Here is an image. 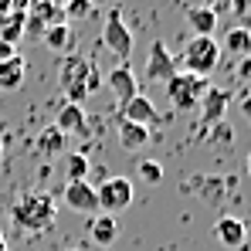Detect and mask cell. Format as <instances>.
<instances>
[{"instance_id":"37","label":"cell","mask_w":251,"mask_h":251,"mask_svg":"<svg viewBox=\"0 0 251 251\" xmlns=\"http://www.w3.org/2000/svg\"><path fill=\"white\" fill-rule=\"evenodd\" d=\"M0 241H3V234H0Z\"/></svg>"},{"instance_id":"26","label":"cell","mask_w":251,"mask_h":251,"mask_svg":"<svg viewBox=\"0 0 251 251\" xmlns=\"http://www.w3.org/2000/svg\"><path fill=\"white\" fill-rule=\"evenodd\" d=\"M204 7H207V10H214L217 17L231 14V0H204Z\"/></svg>"},{"instance_id":"12","label":"cell","mask_w":251,"mask_h":251,"mask_svg":"<svg viewBox=\"0 0 251 251\" xmlns=\"http://www.w3.org/2000/svg\"><path fill=\"white\" fill-rule=\"evenodd\" d=\"M123 112H119V119L126 123H136V126H153L160 116H156V105L150 102V95H132L126 105H119Z\"/></svg>"},{"instance_id":"20","label":"cell","mask_w":251,"mask_h":251,"mask_svg":"<svg viewBox=\"0 0 251 251\" xmlns=\"http://www.w3.org/2000/svg\"><path fill=\"white\" fill-rule=\"evenodd\" d=\"M221 48H224L231 58H238V61L248 58L251 54V31L245 27V24H241V27H231V31L224 34V44H221Z\"/></svg>"},{"instance_id":"8","label":"cell","mask_w":251,"mask_h":251,"mask_svg":"<svg viewBox=\"0 0 251 251\" xmlns=\"http://www.w3.org/2000/svg\"><path fill=\"white\" fill-rule=\"evenodd\" d=\"M65 207L75 210V214H85V217H95V214H99V197H95V187H92L88 180L65 183Z\"/></svg>"},{"instance_id":"32","label":"cell","mask_w":251,"mask_h":251,"mask_svg":"<svg viewBox=\"0 0 251 251\" xmlns=\"http://www.w3.org/2000/svg\"><path fill=\"white\" fill-rule=\"evenodd\" d=\"M102 3H112V0H92V7H102Z\"/></svg>"},{"instance_id":"18","label":"cell","mask_w":251,"mask_h":251,"mask_svg":"<svg viewBox=\"0 0 251 251\" xmlns=\"http://www.w3.org/2000/svg\"><path fill=\"white\" fill-rule=\"evenodd\" d=\"M217 14L207 10L204 3H194V7H187V24H190V31L194 34H204V38H214V31H217Z\"/></svg>"},{"instance_id":"24","label":"cell","mask_w":251,"mask_h":251,"mask_svg":"<svg viewBox=\"0 0 251 251\" xmlns=\"http://www.w3.org/2000/svg\"><path fill=\"white\" fill-rule=\"evenodd\" d=\"M44 31H48V24H44L38 14H31V10H24V38H31V41H41Z\"/></svg>"},{"instance_id":"36","label":"cell","mask_w":251,"mask_h":251,"mask_svg":"<svg viewBox=\"0 0 251 251\" xmlns=\"http://www.w3.org/2000/svg\"><path fill=\"white\" fill-rule=\"evenodd\" d=\"M0 156H3V146H0Z\"/></svg>"},{"instance_id":"13","label":"cell","mask_w":251,"mask_h":251,"mask_svg":"<svg viewBox=\"0 0 251 251\" xmlns=\"http://www.w3.org/2000/svg\"><path fill=\"white\" fill-rule=\"evenodd\" d=\"M27 78V58L14 54L7 61H0V92H17Z\"/></svg>"},{"instance_id":"27","label":"cell","mask_w":251,"mask_h":251,"mask_svg":"<svg viewBox=\"0 0 251 251\" xmlns=\"http://www.w3.org/2000/svg\"><path fill=\"white\" fill-rule=\"evenodd\" d=\"M238 78H241V82H251V54L238 61Z\"/></svg>"},{"instance_id":"4","label":"cell","mask_w":251,"mask_h":251,"mask_svg":"<svg viewBox=\"0 0 251 251\" xmlns=\"http://www.w3.org/2000/svg\"><path fill=\"white\" fill-rule=\"evenodd\" d=\"M183 68L190 72V75H201V78H207L217 72V65H221V44L214 41V38H204V34H194L190 41L183 44Z\"/></svg>"},{"instance_id":"34","label":"cell","mask_w":251,"mask_h":251,"mask_svg":"<svg viewBox=\"0 0 251 251\" xmlns=\"http://www.w3.org/2000/svg\"><path fill=\"white\" fill-rule=\"evenodd\" d=\"M0 251H7V245H3V241H0Z\"/></svg>"},{"instance_id":"15","label":"cell","mask_w":251,"mask_h":251,"mask_svg":"<svg viewBox=\"0 0 251 251\" xmlns=\"http://www.w3.org/2000/svg\"><path fill=\"white\" fill-rule=\"evenodd\" d=\"M116 136H119V146H123L126 153H139V150L150 143V126H136V123H126V119H119V126H116Z\"/></svg>"},{"instance_id":"21","label":"cell","mask_w":251,"mask_h":251,"mask_svg":"<svg viewBox=\"0 0 251 251\" xmlns=\"http://www.w3.org/2000/svg\"><path fill=\"white\" fill-rule=\"evenodd\" d=\"M24 38V10H10V14H3V21H0V41L14 44Z\"/></svg>"},{"instance_id":"14","label":"cell","mask_w":251,"mask_h":251,"mask_svg":"<svg viewBox=\"0 0 251 251\" xmlns=\"http://www.w3.org/2000/svg\"><path fill=\"white\" fill-rule=\"evenodd\" d=\"M54 129H61L65 136H82L85 129H88V123H85V109H82V105H75V102H65V105L58 109Z\"/></svg>"},{"instance_id":"33","label":"cell","mask_w":251,"mask_h":251,"mask_svg":"<svg viewBox=\"0 0 251 251\" xmlns=\"http://www.w3.org/2000/svg\"><path fill=\"white\" fill-rule=\"evenodd\" d=\"M248 176H251V153H248Z\"/></svg>"},{"instance_id":"16","label":"cell","mask_w":251,"mask_h":251,"mask_svg":"<svg viewBox=\"0 0 251 251\" xmlns=\"http://www.w3.org/2000/svg\"><path fill=\"white\" fill-rule=\"evenodd\" d=\"M65 150H68V136L61 129L48 126V129L38 132V153H41V160H58V156H65Z\"/></svg>"},{"instance_id":"11","label":"cell","mask_w":251,"mask_h":251,"mask_svg":"<svg viewBox=\"0 0 251 251\" xmlns=\"http://www.w3.org/2000/svg\"><path fill=\"white\" fill-rule=\"evenodd\" d=\"M227 105H231V95L224 92V88H214L210 85L207 92H204V99H201V123L204 126H217L224 119V112H227Z\"/></svg>"},{"instance_id":"6","label":"cell","mask_w":251,"mask_h":251,"mask_svg":"<svg viewBox=\"0 0 251 251\" xmlns=\"http://www.w3.org/2000/svg\"><path fill=\"white\" fill-rule=\"evenodd\" d=\"M102 44L119 58V65H126V58L132 54V31L126 27L123 14L112 7L109 10V17H105V31H102Z\"/></svg>"},{"instance_id":"1","label":"cell","mask_w":251,"mask_h":251,"mask_svg":"<svg viewBox=\"0 0 251 251\" xmlns=\"http://www.w3.org/2000/svg\"><path fill=\"white\" fill-rule=\"evenodd\" d=\"M58 88L68 95V102L82 105L88 95H95L102 88L99 68L88 58H82V54H65L61 65H58Z\"/></svg>"},{"instance_id":"5","label":"cell","mask_w":251,"mask_h":251,"mask_svg":"<svg viewBox=\"0 0 251 251\" xmlns=\"http://www.w3.org/2000/svg\"><path fill=\"white\" fill-rule=\"evenodd\" d=\"M132 180L129 176H105L99 187H95V197H99V214H123L132 204Z\"/></svg>"},{"instance_id":"22","label":"cell","mask_w":251,"mask_h":251,"mask_svg":"<svg viewBox=\"0 0 251 251\" xmlns=\"http://www.w3.org/2000/svg\"><path fill=\"white\" fill-rule=\"evenodd\" d=\"M88 170H92V163H88L85 153H68V156H65V183H78V180H85Z\"/></svg>"},{"instance_id":"10","label":"cell","mask_w":251,"mask_h":251,"mask_svg":"<svg viewBox=\"0 0 251 251\" xmlns=\"http://www.w3.org/2000/svg\"><path fill=\"white\" fill-rule=\"evenodd\" d=\"M105 85H109V92H112V99L126 105L132 95H139V82H136V75H132V68L129 65H116L109 75H105Z\"/></svg>"},{"instance_id":"17","label":"cell","mask_w":251,"mask_h":251,"mask_svg":"<svg viewBox=\"0 0 251 251\" xmlns=\"http://www.w3.org/2000/svg\"><path fill=\"white\" fill-rule=\"evenodd\" d=\"M41 41H44V48H51V51H58V54H72V48H75V31L68 27V21H58V24H48Z\"/></svg>"},{"instance_id":"38","label":"cell","mask_w":251,"mask_h":251,"mask_svg":"<svg viewBox=\"0 0 251 251\" xmlns=\"http://www.w3.org/2000/svg\"><path fill=\"white\" fill-rule=\"evenodd\" d=\"M248 31H251V27H248Z\"/></svg>"},{"instance_id":"23","label":"cell","mask_w":251,"mask_h":251,"mask_svg":"<svg viewBox=\"0 0 251 251\" xmlns=\"http://www.w3.org/2000/svg\"><path fill=\"white\" fill-rule=\"evenodd\" d=\"M61 14H65L68 21H85V17L95 14V7H92V0H65Z\"/></svg>"},{"instance_id":"7","label":"cell","mask_w":251,"mask_h":251,"mask_svg":"<svg viewBox=\"0 0 251 251\" xmlns=\"http://www.w3.org/2000/svg\"><path fill=\"white\" fill-rule=\"evenodd\" d=\"M176 75V58L170 54V48L160 38L150 44V54H146V78L153 85H167Z\"/></svg>"},{"instance_id":"31","label":"cell","mask_w":251,"mask_h":251,"mask_svg":"<svg viewBox=\"0 0 251 251\" xmlns=\"http://www.w3.org/2000/svg\"><path fill=\"white\" fill-rule=\"evenodd\" d=\"M14 10V0H0V14H10Z\"/></svg>"},{"instance_id":"29","label":"cell","mask_w":251,"mask_h":251,"mask_svg":"<svg viewBox=\"0 0 251 251\" xmlns=\"http://www.w3.org/2000/svg\"><path fill=\"white\" fill-rule=\"evenodd\" d=\"M14 54H17V48H14V44L0 41V61H7V58H14Z\"/></svg>"},{"instance_id":"2","label":"cell","mask_w":251,"mask_h":251,"mask_svg":"<svg viewBox=\"0 0 251 251\" xmlns=\"http://www.w3.org/2000/svg\"><path fill=\"white\" fill-rule=\"evenodd\" d=\"M10 217H14V224H17L21 231H27V234H41V231H48V227L58 221V204H54L51 194H44V190H31V194H24V197L14 204Z\"/></svg>"},{"instance_id":"30","label":"cell","mask_w":251,"mask_h":251,"mask_svg":"<svg viewBox=\"0 0 251 251\" xmlns=\"http://www.w3.org/2000/svg\"><path fill=\"white\" fill-rule=\"evenodd\" d=\"M214 132H217V136H221V143H227V139H234V132H231V129H227V126H214Z\"/></svg>"},{"instance_id":"35","label":"cell","mask_w":251,"mask_h":251,"mask_svg":"<svg viewBox=\"0 0 251 251\" xmlns=\"http://www.w3.org/2000/svg\"><path fill=\"white\" fill-rule=\"evenodd\" d=\"M61 251H78V248H61Z\"/></svg>"},{"instance_id":"28","label":"cell","mask_w":251,"mask_h":251,"mask_svg":"<svg viewBox=\"0 0 251 251\" xmlns=\"http://www.w3.org/2000/svg\"><path fill=\"white\" fill-rule=\"evenodd\" d=\"M251 0H231V14H248Z\"/></svg>"},{"instance_id":"3","label":"cell","mask_w":251,"mask_h":251,"mask_svg":"<svg viewBox=\"0 0 251 251\" xmlns=\"http://www.w3.org/2000/svg\"><path fill=\"white\" fill-rule=\"evenodd\" d=\"M207 88H210L207 78L190 75V72H176L167 82V102L176 112H197V105H201V99H204Z\"/></svg>"},{"instance_id":"9","label":"cell","mask_w":251,"mask_h":251,"mask_svg":"<svg viewBox=\"0 0 251 251\" xmlns=\"http://www.w3.org/2000/svg\"><path fill=\"white\" fill-rule=\"evenodd\" d=\"M214 238H217L224 248L238 251V248H245V241H248V227H245V221H241V217L224 214V217H217V221H214Z\"/></svg>"},{"instance_id":"25","label":"cell","mask_w":251,"mask_h":251,"mask_svg":"<svg viewBox=\"0 0 251 251\" xmlns=\"http://www.w3.org/2000/svg\"><path fill=\"white\" fill-rule=\"evenodd\" d=\"M139 176H143L146 183H160V180H163V163H156V160H143V163H139Z\"/></svg>"},{"instance_id":"19","label":"cell","mask_w":251,"mask_h":251,"mask_svg":"<svg viewBox=\"0 0 251 251\" xmlns=\"http://www.w3.org/2000/svg\"><path fill=\"white\" fill-rule=\"evenodd\" d=\"M88 231H92L95 245L109 248V245H112V241L119 238V221H116L112 214H95V217L88 221Z\"/></svg>"}]
</instances>
